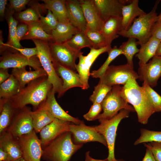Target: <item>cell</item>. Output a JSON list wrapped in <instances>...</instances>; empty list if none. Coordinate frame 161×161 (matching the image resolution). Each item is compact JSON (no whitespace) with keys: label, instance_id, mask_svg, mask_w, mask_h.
Segmentation results:
<instances>
[{"label":"cell","instance_id":"1","mask_svg":"<svg viewBox=\"0 0 161 161\" xmlns=\"http://www.w3.org/2000/svg\"><path fill=\"white\" fill-rule=\"evenodd\" d=\"M52 88L47 76L40 77L29 82L9 100L17 110L31 104L35 110L45 100Z\"/></svg>","mask_w":161,"mask_h":161},{"label":"cell","instance_id":"2","mask_svg":"<svg viewBox=\"0 0 161 161\" xmlns=\"http://www.w3.org/2000/svg\"><path fill=\"white\" fill-rule=\"evenodd\" d=\"M121 95L128 103L132 105L140 123L146 124L149 117L156 112L146 92L142 86L138 85L135 79H129L122 86Z\"/></svg>","mask_w":161,"mask_h":161},{"label":"cell","instance_id":"3","mask_svg":"<svg viewBox=\"0 0 161 161\" xmlns=\"http://www.w3.org/2000/svg\"><path fill=\"white\" fill-rule=\"evenodd\" d=\"M72 136L69 131L66 132L43 148L44 159L48 161H69L83 146V144L74 143Z\"/></svg>","mask_w":161,"mask_h":161},{"label":"cell","instance_id":"4","mask_svg":"<svg viewBox=\"0 0 161 161\" xmlns=\"http://www.w3.org/2000/svg\"><path fill=\"white\" fill-rule=\"evenodd\" d=\"M160 1H156L150 12L136 18L128 30L120 31L119 35L125 38H133L137 39V44L140 46L148 41L151 36L152 27L157 20L156 10Z\"/></svg>","mask_w":161,"mask_h":161},{"label":"cell","instance_id":"5","mask_svg":"<svg viewBox=\"0 0 161 161\" xmlns=\"http://www.w3.org/2000/svg\"><path fill=\"white\" fill-rule=\"evenodd\" d=\"M130 112L126 109H122L110 119H98L100 124L92 126L102 135L106 139L109 152L107 159L109 161H116V160L114 156V146L117 128L122 120L129 117Z\"/></svg>","mask_w":161,"mask_h":161},{"label":"cell","instance_id":"6","mask_svg":"<svg viewBox=\"0 0 161 161\" xmlns=\"http://www.w3.org/2000/svg\"><path fill=\"white\" fill-rule=\"evenodd\" d=\"M32 40L37 50V56L47 74L48 80L52 85V89L58 95L61 91L63 81L54 68L49 42L38 39Z\"/></svg>","mask_w":161,"mask_h":161},{"label":"cell","instance_id":"7","mask_svg":"<svg viewBox=\"0 0 161 161\" xmlns=\"http://www.w3.org/2000/svg\"><path fill=\"white\" fill-rule=\"evenodd\" d=\"M122 86L119 85L113 86L101 103L103 112L98 117L97 119H110L123 109L131 112L135 111L133 106L129 105L121 95Z\"/></svg>","mask_w":161,"mask_h":161},{"label":"cell","instance_id":"8","mask_svg":"<svg viewBox=\"0 0 161 161\" xmlns=\"http://www.w3.org/2000/svg\"><path fill=\"white\" fill-rule=\"evenodd\" d=\"M137 73L134 67L127 64L117 66L110 65L103 75L99 78V81L106 85L112 86L116 85H125L131 78L139 79Z\"/></svg>","mask_w":161,"mask_h":161},{"label":"cell","instance_id":"9","mask_svg":"<svg viewBox=\"0 0 161 161\" xmlns=\"http://www.w3.org/2000/svg\"><path fill=\"white\" fill-rule=\"evenodd\" d=\"M53 60L66 68L76 71V60L81 51H77L66 43L49 42Z\"/></svg>","mask_w":161,"mask_h":161},{"label":"cell","instance_id":"10","mask_svg":"<svg viewBox=\"0 0 161 161\" xmlns=\"http://www.w3.org/2000/svg\"><path fill=\"white\" fill-rule=\"evenodd\" d=\"M3 53L0 57V68H19L27 66L35 70L43 68L37 55L28 58L16 51H6Z\"/></svg>","mask_w":161,"mask_h":161},{"label":"cell","instance_id":"11","mask_svg":"<svg viewBox=\"0 0 161 161\" xmlns=\"http://www.w3.org/2000/svg\"><path fill=\"white\" fill-rule=\"evenodd\" d=\"M36 133L33 130L17 137L26 161H40L43 150L40 140Z\"/></svg>","mask_w":161,"mask_h":161},{"label":"cell","instance_id":"12","mask_svg":"<svg viewBox=\"0 0 161 161\" xmlns=\"http://www.w3.org/2000/svg\"><path fill=\"white\" fill-rule=\"evenodd\" d=\"M112 48L111 46H109L98 49L92 48L86 55H83L82 52L80 54L79 62L76 64L75 68L83 84V90L87 89L89 87L88 79L90 76V69L92 64L100 55L108 52Z\"/></svg>","mask_w":161,"mask_h":161},{"label":"cell","instance_id":"13","mask_svg":"<svg viewBox=\"0 0 161 161\" xmlns=\"http://www.w3.org/2000/svg\"><path fill=\"white\" fill-rule=\"evenodd\" d=\"M69 131L73 136L75 143L83 144L90 142H97L107 146L104 136L92 126H86L83 122L79 124H70Z\"/></svg>","mask_w":161,"mask_h":161},{"label":"cell","instance_id":"14","mask_svg":"<svg viewBox=\"0 0 161 161\" xmlns=\"http://www.w3.org/2000/svg\"><path fill=\"white\" fill-rule=\"evenodd\" d=\"M31 108L25 106L18 110L7 131L18 137L32 132L33 130Z\"/></svg>","mask_w":161,"mask_h":161},{"label":"cell","instance_id":"15","mask_svg":"<svg viewBox=\"0 0 161 161\" xmlns=\"http://www.w3.org/2000/svg\"><path fill=\"white\" fill-rule=\"evenodd\" d=\"M137 74L140 81H145L152 88L155 87L161 77V56L155 55L148 63L139 67Z\"/></svg>","mask_w":161,"mask_h":161},{"label":"cell","instance_id":"16","mask_svg":"<svg viewBox=\"0 0 161 161\" xmlns=\"http://www.w3.org/2000/svg\"><path fill=\"white\" fill-rule=\"evenodd\" d=\"M70 122L55 118L40 131L42 149L62 134L69 131Z\"/></svg>","mask_w":161,"mask_h":161},{"label":"cell","instance_id":"17","mask_svg":"<svg viewBox=\"0 0 161 161\" xmlns=\"http://www.w3.org/2000/svg\"><path fill=\"white\" fill-rule=\"evenodd\" d=\"M52 62L56 72L63 81L62 89L58 98L61 97L67 90L72 88L79 87L83 90V83L76 71L63 66L53 59Z\"/></svg>","mask_w":161,"mask_h":161},{"label":"cell","instance_id":"18","mask_svg":"<svg viewBox=\"0 0 161 161\" xmlns=\"http://www.w3.org/2000/svg\"><path fill=\"white\" fill-rule=\"evenodd\" d=\"M101 18L104 22L113 17H122L123 6L128 4L129 0H93Z\"/></svg>","mask_w":161,"mask_h":161},{"label":"cell","instance_id":"19","mask_svg":"<svg viewBox=\"0 0 161 161\" xmlns=\"http://www.w3.org/2000/svg\"><path fill=\"white\" fill-rule=\"evenodd\" d=\"M87 25V29L101 31L104 22L93 0H79Z\"/></svg>","mask_w":161,"mask_h":161},{"label":"cell","instance_id":"20","mask_svg":"<svg viewBox=\"0 0 161 161\" xmlns=\"http://www.w3.org/2000/svg\"><path fill=\"white\" fill-rule=\"evenodd\" d=\"M55 94L52 88L45 100L41 105L46 109L54 118L72 122L76 124L83 123L82 121L71 116L62 109L55 99Z\"/></svg>","mask_w":161,"mask_h":161},{"label":"cell","instance_id":"21","mask_svg":"<svg viewBox=\"0 0 161 161\" xmlns=\"http://www.w3.org/2000/svg\"><path fill=\"white\" fill-rule=\"evenodd\" d=\"M66 4L70 22L79 30L85 32L87 25L79 1L66 0Z\"/></svg>","mask_w":161,"mask_h":161},{"label":"cell","instance_id":"22","mask_svg":"<svg viewBox=\"0 0 161 161\" xmlns=\"http://www.w3.org/2000/svg\"><path fill=\"white\" fill-rule=\"evenodd\" d=\"M0 135V148L7 153L10 161L23 157L17 137L7 131Z\"/></svg>","mask_w":161,"mask_h":161},{"label":"cell","instance_id":"23","mask_svg":"<svg viewBox=\"0 0 161 161\" xmlns=\"http://www.w3.org/2000/svg\"><path fill=\"white\" fill-rule=\"evenodd\" d=\"M138 0H131L128 4L123 5L122 10V27L121 31L128 30L134 20L146 13L139 6Z\"/></svg>","mask_w":161,"mask_h":161},{"label":"cell","instance_id":"24","mask_svg":"<svg viewBox=\"0 0 161 161\" xmlns=\"http://www.w3.org/2000/svg\"><path fill=\"white\" fill-rule=\"evenodd\" d=\"M18 110L13 106L9 99H0V135L7 131Z\"/></svg>","mask_w":161,"mask_h":161},{"label":"cell","instance_id":"25","mask_svg":"<svg viewBox=\"0 0 161 161\" xmlns=\"http://www.w3.org/2000/svg\"><path fill=\"white\" fill-rule=\"evenodd\" d=\"M122 17H111L104 22L101 31L108 46H111L112 41L119 36L122 27Z\"/></svg>","mask_w":161,"mask_h":161},{"label":"cell","instance_id":"26","mask_svg":"<svg viewBox=\"0 0 161 161\" xmlns=\"http://www.w3.org/2000/svg\"><path fill=\"white\" fill-rule=\"evenodd\" d=\"M26 67L12 69L11 74L18 80L20 90L24 87L29 82L40 77L47 76V74L42 68L34 71H27Z\"/></svg>","mask_w":161,"mask_h":161},{"label":"cell","instance_id":"27","mask_svg":"<svg viewBox=\"0 0 161 161\" xmlns=\"http://www.w3.org/2000/svg\"><path fill=\"white\" fill-rule=\"evenodd\" d=\"M79 31L80 30L69 22H58L56 28L52 32L51 42L58 43H65Z\"/></svg>","mask_w":161,"mask_h":161},{"label":"cell","instance_id":"28","mask_svg":"<svg viewBox=\"0 0 161 161\" xmlns=\"http://www.w3.org/2000/svg\"><path fill=\"white\" fill-rule=\"evenodd\" d=\"M161 42L151 36L148 41L140 45L139 52L135 55L139 60V67L146 64L155 55L158 46Z\"/></svg>","mask_w":161,"mask_h":161},{"label":"cell","instance_id":"29","mask_svg":"<svg viewBox=\"0 0 161 161\" xmlns=\"http://www.w3.org/2000/svg\"><path fill=\"white\" fill-rule=\"evenodd\" d=\"M31 116L34 130L36 133L40 132L44 127L52 122L55 118L50 113L41 105L37 109L31 111Z\"/></svg>","mask_w":161,"mask_h":161},{"label":"cell","instance_id":"30","mask_svg":"<svg viewBox=\"0 0 161 161\" xmlns=\"http://www.w3.org/2000/svg\"><path fill=\"white\" fill-rule=\"evenodd\" d=\"M46 8L50 10L59 22H69L65 0H42Z\"/></svg>","mask_w":161,"mask_h":161},{"label":"cell","instance_id":"31","mask_svg":"<svg viewBox=\"0 0 161 161\" xmlns=\"http://www.w3.org/2000/svg\"><path fill=\"white\" fill-rule=\"evenodd\" d=\"M18 82L12 74L5 81L0 84V99H10L19 91Z\"/></svg>","mask_w":161,"mask_h":161},{"label":"cell","instance_id":"32","mask_svg":"<svg viewBox=\"0 0 161 161\" xmlns=\"http://www.w3.org/2000/svg\"><path fill=\"white\" fill-rule=\"evenodd\" d=\"M28 25V30L22 40L38 39L49 42H52V35L47 34L43 30L38 22L32 23Z\"/></svg>","mask_w":161,"mask_h":161},{"label":"cell","instance_id":"33","mask_svg":"<svg viewBox=\"0 0 161 161\" xmlns=\"http://www.w3.org/2000/svg\"><path fill=\"white\" fill-rule=\"evenodd\" d=\"M126 41L123 42L119 47L123 52V55L126 57L127 64L134 67L133 58L134 56L140 51L137 48L136 39L133 38H128Z\"/></svg>","mask_w":161,"mask_h":161},{"label":"cell","instance_id":"34","mask_svg":"<svg viewBox=\"0 0 161 161\" xmlns=\"http://www.w3.org/2000/svg\"><path fill=\"white\" fill-rule=\"evenodd\" d=\"M108 56L102 66L97 70L92 71L90 76L93 78H100L104 74L110 63L117 56L123 54L122 50L116 46H114L108 51Z\"/></svg>","mask_w":161,"mask_h":161},{"label":"cell","instance_id":"35","mask_svg":"<svg viewBox=\"0 0 161 161\" xmlns=\"http://www.w3.org/2000/svg\"><path fill=\"white\" fill-rule=\"evenodd\" d=\"M68 45L77 51L85 47L92 48V45L84 32L79 31L66 42Z\"/></svg>","mask_w":161,"mask_h":161},{"label":"cell","instance_id":"36","mask_svg":"<svg viewBox=\"0 0 161 161\" xmlns=\"http://www.w3.org/2000/svg\"><path fill=\"white\" fill-rule=\"evenodd\" d=\"M14 11L11 10L9 13L8 23L9 26V36L8 41L6 44L15 47L22 48L23 47L18 43L16 38V31L18 21L13 16Z\"/></svg>","mask_w":161,"mask_h":161},{"label":"cell","instance_id":"37","mask_svg":"<svg viewBox=\"0 0 161 161\" xmlns=\"http://www.w3.org/2000/svg\"><path fill=\"white\" fill-rule=\"evenodd\" d=\"M58 22V19L49 10H48L47 14L45 16H41L39 13L38 23L43 30L48 34L51 35Z\"/></svg>","mask_w":161,"mask_h":161},{"label":"cell","instance_id":"38","mask_svg":"<svg viewBox=\"0 0 161 161\" xmlns=\"http://www.w3.org/2000/svg\"><path fill=\"white\" fill-rule=\"evenodd\" d=\"M140 135L134 143L135 145L148 142H161V131H151L141 128Z\"/></svg>","mask_w":161,"mask_h":161},{"label":"cell","instance_id":"39","mask_svg":"<svg viewBox=\"0 0 161 161\" xmlns=\"http://www.w3.org/2000/svg\"><path fill=\"white\" fill-rule=\"evenodd\" d=\"M85 33L91 42L93 48L98 49L108 46L101 31L87 29Z\"/></svg>","mask_w":161,"mask_h":161},{"label":"cell","instance_id":"40","mask_svg":"<svg viewBox=\"0 0 161 161\" xmlns=\"http://www.w3.org/2000/svg\"><path fill=\"white\" fill-rule=\"evenodd\" d=\"M112 88V86L105 85L99 81L94 87L93 93L89 97L90 101L92 103H101Z\"/></svg>","mask_w":161,"mask_h":161},{"label":"cell","instance_id":"41","mask_svg":"<svg viewBox=\"0 0 161 161\" xmlns=\"http://www.w3.org/2000/svg\"><path fill=\"white\" fill-rule=\"evenodd\" d=\"M17 17L22 23L28 25L32 23L38 22L39 19V13L34 9L29 8L19 12Z\"/></svg>","mask_w":161,"mask_h":161},{"label":"cell","instance_id":"42","mask_svg":"<svg viewBox=\"0 0 161 161\" xmlns=\"http://www.w3.org/2000/svg\"><path fill=\"white\" fill-rule=\"evenodd\" d=\"M142 86L145 89L149 97L156 112H161V96L145 81L143 82Z\"/></svg>","mask_w":161,"mask_h":161},{"label":"cell","instance_id":"43","mask_svg":"<svg viewBox=\"0 0 161 161\" xmlns=\"http://www.w3.org/2000/svg\"><path fill=\"white\" fill-rule=\"evenodd\" d=\"M102 110L101 103H93L88 112L83 115V117L88 121L94 120L97 119Z\"/></svg>","mask_w":161,"mask_h":161},{"label":"cell","instance_id":"44","mask_svg":"<svg viewBox=\"0 0 161 161\" xmlns=\"http://www.w3.org/2000/svg\"><path fill=\"white\" fill-rule=\"evenodd\" d=\"M143 144L151 150L156 161H161V142H151Z\"/></svg>","mask_w":161,"mask_h":161},{"label":"cell","instance_id":"45","mask_svg":"<svg viewBox=\"0 0 161 161\" xmlns=\"http://www.w3.org/2000/svg\"><path fill=\"white\" fill-rule=\"evenodd\" d=\"M10 10L17 12H21L29 3V0H10Z\"/></svg>","mask_w":161,"mask_h":161},{"label":"cell","instance_id":"46","mask_svg":"<svg viewBox=\"0 0 161 161\" xmlns=\"http://www.w3.org/2000/svg\"><path fill=\"white\" fill-rule=\"evenodd\" d=\"M28 30L27 24L21 23L18 25L16 31V38L17 41L20 43L23 37L27 33Z\"/></svg>","mask_w":161,"mask_h":161},{"label":"cell","instance_id":"47","mask_svg":"<svg viewBox=\"0 0 161 161\" xmlns=\"http://www.w3.org/2000/svg\"><path fill=\"white\" fill-rule=\"evenodd\" d=\"M151 36L161 42V23L156 22L151 30Z\"/></svg>","mask_w":161,"mask_h":161},{"label":"cell","instance_id":"48","mask_svg":"<svg viewBox=\"0 0 161 161\" xmlns=\"http://www.w3.org/2000/svg\"><path fill=\"white\" fill-rule=\"evenodd\" d=\"M8 69L0 68V84L6 80L10 76Z\"/></svg>","mask_w":161,"mask_h":161},{"label":"cell","instance_id":"49","mask_svg":"<svg viewBox=\"0 0 161 161\" xmlns=\"http://www.w3.org/2000/svg\"><path fill=\"white\" fill-rule=\"evenodd\" d=\"M142 161H156L149 149L146 148L145 156Z\"/></svg>","mask_w":161,"mask_h":161},{"label":"cell","instance_id":"50","mask_svg":"<svg viewBox=\"0 0 161 161\" xmlns=\"http://www.w3.org/2000/svg\"><path fill=\"white\" fill-rule=\"evenodd\" d=\"M7 1L0 0V16L1 18H3L4 16L5 12Z\"/></svg>","mask_w":161,"mask_h":161},{"label":"cell","instance_id":"51","mask_svg":"<svg viewBox=\"0 0 161 161\" xmlns=\"http://www.w3.org/2000/svg\"><path fill=\"white\" fill-rule=\"evenodd\" d=\"M9 161V155L7 152L0 148V161Z\"/></svg>","mask_w":161,"mask_h":161},{"label":"cell","instance_id":"52","mask_svg":"<svg viewBox=\"0 0 161 161\" xmlns=\"http://www.w3.org/2000/svg\"><path fill=\"white\" fill-rule=\"evenodd\" d=\"M85 161H109L106 158L105 160H100L94 159L90 155V152H86L85 154Z\"/></svg>","mask_w":161,"mask_h":161},{"label":"cell","instance_id":"53","mask_svg":"<svg viewBox=\"0 0 161 161\" xmlns=\"http://www.w3.org/2000/svg\"><path fill=\"white\" fill-rule=\"evenodd\" d=\"M155 55L161 56V42L158 46Z\"/></svg>","mask_w":161,"mask_h":161},{"label":"cell","instance_id":"54","mask_svg":"<svg viewBox=\"0 0 161 161\" xmlns=\"http://www.w3.org/2000/svg\"><path fill=\"white\" fill-rule=\"evenodd\" d=\"M156 22L161 23V12L159 16H158L157 18Z\"/></svg>","mask_w":161,"mask_h":161},{"label":"cell","instance_id":"55","mask_svg":"<svg viewBox=\"0 0 161 161\" xmlns=\"http://www.w3.org/2000/svg\"><path fill=\"white\" fill-rule=\"evenodd\" d=\"M13 161H26V160L23 157H22Z\"/></svg>","mask_w":161,"mask_h":161},{"label":"cell","instance_id":"56","mask_svg":"<svg viewBox=\"0 0 161 161\" xmlns=\"http://www.w3.org/2000/svg\"><path fill=\"white\" fill-rule=\"evenodd\" d=\"M116 161H122L121 160H116Z\"/></svg>","mask_w":161,"mask_h":161},{"label":"cell","instance_id":"57","mask_svg":"<svg viewBox=\"0 0 161 161\" xmlns=\"http://www.w3.org/2000/svg\"></svg>","mask_w":161,"mask_h":161}]
</instances>
